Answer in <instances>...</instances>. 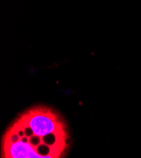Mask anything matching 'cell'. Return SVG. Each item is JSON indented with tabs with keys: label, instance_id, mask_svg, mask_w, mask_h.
<instances>
[{
	"label": "cell",
	"instance_id": "1",
	"mask_svg": "<svg viewBox=\"0 0 141 158\" xmlns=\"http://www.w3.org/2000/svg\"><path fill=\"white\" fill-rule=\"evenodd\" d=\"M70 147L68 127L53 109L37 106L21 114L6 130L2 158H64Z\"/></svg>",
	"mask_w": 141,
	"mask_h": 158
}]
</instances>
